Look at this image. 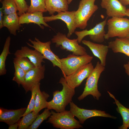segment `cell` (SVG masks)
I'll return each mask as SVG.
<instances>
[{"instance_id":"25","label":"cell","mask_w":129,"mask_h":129,"mask_svg":"<svg viewBox=\"0 0 129 129\" xmlns=\"http://www.w3.org/2000/svg\"><path fill=\"white\" fill-rule=\"evenodd\" d=\"M34 111L23 116L18 122V129H27L31 125L38 115Z\"/></svg>"},{"instance_id":"17","label":"cell","mask_w":129,"mask_h":129,"mask_svg":"<svg viewBox=\"0 0 129 129\" xmlns=\"http://www.w3.org/2000/svg\"><path fill=\"white\" fill-rule=\"evenodd\" d=\"M81 42L90 48L94 55L99 59L101 64L105 67L106 57L109 48L108 46L95 43L86 40H82Z\"/></svg>"},{"instance_id":"38","label":"cell","mask_w":129,"mask_h":129,"mask_svg":"<svg viewBox=\"0 0 129 129\" xmlns=\"http://www.w3.org/2000/svg\"><path fill=\"white\" fill-rule=\"evenodd\" d=\"M73 0H67L68 4H70Z\"/></svg>"},{"instance_id":"39","label":"cell","mask_w":129,"mask_h":129,"mask_svg":"<svg viewBox=\"0 0 129 129\" xmlns=\"http://www.w3.org/2000/svg\"><path fill=\"white\" fill-rule=\"evenodd\" d=\"M125 38L129 40V32Z\"/></svg>"},{"instance_id":"10","label":"cell","mask_w":129,"mask_h":129,"mask_svg":"<svg viewBox=\"0 0 129 129\" xmlns=\"http://www.w3.org/2000/svg\"><path fill=\"white\" fill-rule=\"evenodd\" d=\"M70 110L73 114L77 117L81 124H82L89 118L95 117H102L115 119L117 118L106 113L105 111L97 109L89 110L81 108L72 101L70 103Z\"/></svg>"},{"instance_id":"23","label":"cell","mask_w":129,"mask_h":129,"mask_svg":"<svg viewBox=\"0 0 129 129\" xmlns=\"http://www.w3.org/2000/svg\"><path fill=\"white\" fill-rule=\"evenodd\" d=\"M49 95L44 91H41L40 86L37 90L35 100V104L33 111L36 114H38L42 109L47 108V100Z\"/></svg>"},{"instance_id":"8","label":"cell","mask_w":129,"mask_h":129,"mask_svg":"<svg viewBox=\"0 0 129 129\" xmlns=\"http://www.w3.org/2000/svg\"><path fill=\"white\" fill-rule=\"evenodd\" d=\"M28 41L32 44L31 45L27 43L28 46L40 52L44 56L45 59L48 60L52 63L54 67L57 66L61 69L60 59L51 50L50 46L51 43V41L43 42L36 37L35 38L34 40L29 39Z\"/></svg>"},{"instance_id":"3","label":"cell","mask_w":129,"mask_h":129,"mask_svg":"<svg viewBox=\"0 0 129 129\" xmlns=\"http://www.w3.org/2000/svg\"><path fill=\"white\" fill-rule=\"evenodd\" d=\"M105 68L99 61H97L92 71L87 78L84 91L82 94L78 97L81 101L89 95H91L97 100L101 95L98 89V82L102 73Z\"/></svg>"},{"instance_id":"37","label":"cell","mask_w":129,"mask_h":129,"mask_svg":"<svg viewBox=\"0 0 129 129\" xmlns=\"http://www.w3.org/2000/svg\"><path fill=\"white\" fill-rule=\"evenodd\" d=\"M126 16L129 17V9H127L126 12Z\"/></svg>"},{"instance_id":"4","label":"cell","mask_w":129,"mask_h":129,"mask_svg":"<svg viewBox=\"0 0 129 129\" xmlns=\"http://www.w3.org/2000/svg\"><path fill=\"white\" fill-rule=\"evenodd\" d=\"M96 0H81L78 8L74 14L75 23L76 28L84 29L87 25V22L98 9L95 4Z\"/></svg>"},{"instance_id":"12","label":"cell","mask_w":129,"mask_h":129,"mask_svg":"<svg viewBox=\"0 0 129 129\" xmlns=\"http://www.w3.org/2000/svg\"><path fill=\"white\" fill-rule=\"evenodd\" d=\"M45 69V65H44L36 67L26 72L24 81L22 85L26 93L31 91L36 84L40 83L44 78Z\"/></svg>"},{"instance_id":"1","label":"cell","mask_w":129,"mask_h":129,"mask_svg":"<svg viewBox=\"0 0 129 129\" xmlns=\"http://www.w3.org/2000/svg\"><path fill=\"white\" fill-rule=\"evenodd\" d=\"M59 83L62 85V89L61 91L57 90L53 92V98L47 102V107L49 110L54 109L57 112L65 110L66 107L72 101L75 94V88L68 85L64 77L60 78Z\"/></svg>"},{"instance_id":"20","label":"cell","mask_w":129,"mask_h":129,"mask_svg":"<svg viewBox=\"0 0 129 129\" xmlns=\"http://www.w3.org/2000/svg\"><path fill=\"white\" fill-rule=\"evenodd\" d=\"M3 24L4 27L8 29L11 34L16 36V31L20 30L21 26L19 23V16L17 13L4 15Z\"/></svg>"},{"instance_id":"29","label":"cell","mask_w":129,"mask_h":129,"mask_svg":"<svg viewBox=\"0 0 129 129\" xmlns=\"http://www.w3.org/2000/svg\"><path fill=\"white\" fill-rule=\"evenodd\" d=\"M51 115L49 110L46 108L41 114H38L32 124L28 128V129H36L42 123L47 119Z\"/></svg>"},{"instance_id":"14","label":"cell","mask_w":129,"mask_h":129,"mask_svg":"<svg viewBox=\"0 0 129 129\" xmlns=\"http://www.w3.org/2000/svg\"><path fill=\"white\" fill-rule=\"evenodd\" d=\"M100 5L106 10L108 17H123L126 16V8L119 0H102Z\"/></svg>"},{"instance_id":"34","label":"cell","mask_w":129,"mask_h":129,"mask_svg":"<svg viewBox=\"0 0 129 129\" xmlns=\"http://www.w3.org/2000/svg\"><path fill=\"white\" fill-rule=\"evenodd\" d=\"M126 73L128 75L129 77V61L124 64L123 66Z\"/></svg>"},{"instance_id":"16","label":"cell","mask_w":129,"mask_h":129,"mask_svg":"<svg viewBox=\"0 0 129 129\" xmlns=\"http://www.w3.org/2000/svg\"><path fill=\"white\" fill-rule=\"evenodd\" d=\"M27 108L17 109H8L0 108V121L9 125L18 122L26 110Z\"/></svg>"},{"instance_id":"22","label":"cell","mask_w":129,"mask_h":129,"mask_svg":"<svg viewBox=\"0 0 129 129\" xmlns=\"http://www.w3.org/2000/svg\"><path fill=\"white\" fill-rule=\"evenodd\" d=\"M108 92L110 96L114 100L115 103L117 106L116 110L120 114L123 119V124L119 127V129H127L129 128V108L122 105L108 91Z\"/></svg>"},{"instance_id":"15","label":"cell","mask_w":129,"mask_h":129,"mask_svg":"<svg viewBox=\"0 0 129 129\" xmlns=\"http://www.w3.org/2000/svg\"><path fill=\"white\" fill-rule=\"evenodd\" d=\"M15 57H25L27 58L34 64L36 67L41 66L44 56L39 52L32 50L26 46H22L20 49L16 50L14 54Z\"/></svg>"},{"instance_id":"9","label":"cell","mask_w":129,"mask_h":129,"mask_svg":"<svg viewBox=\"0 0 129 129\" xmlns=\"http://www.w3.org/2000/svg\"><path fill=\"white\" fill-rule=\"evenodd\" d=\"M107 19L98 24L93 28L88 30H84L80 31H76L75 33L77 36V39L80 43L85 37L89 36L90 39L93 41L97 43L103 42L105 39L106 32L104 27L107 24Z\"/></svg>"},{"instance_id":"24","label":"cell","mask_w":129,"mask_h":129,"mask_svg":"<svg viewBox=\"0 0 129 129\" xmlns=\"http://www.w3.org/2000/svg\"><path fill=\"white\" fill-rule=\"evenodd\" d=\"M11 40L10 36L6 38L4 45L3 50L0 55V75L6 74L7 70L5 68V62L8 54H11L9 49Z\"/></svg>"},{"instance_id":"11","label":"cell","mask_w":129,"mask_h":129,"mask_svg":"<svg viewBox=\"0 0 129 129\" xmlns=\"http://www.w3.org/2000/svg\"><path fill=\"white\" fill-rule=\"evenodd\" d=\"M94 68L91 62L82 67L73 74L64 77L68 85L71 87L75 89L89 76Z\"/></svg>"},{"instance_id":"35","label":"cell","mask_w":129,"mask_h":129,"mask_svg":"<svg viewBox=\"0 0 129 129\" xmlns=\"http://www.w3.org/2000/svg\"><path fill=\"white\" fill-rule=\"evenodd\" d=\"M8 128L9 129H17L18 128V122L10 125Z\"/></svg>"},{"instance_id":"30","label":"cell","mask_w":129,"mask_h":129,"mask_svg":"<svg viewBox=\"0 0 129 129\" xmlns=\"http://www.w3.org/2000/svg\"><path fill=\"white\" fill-rule=\"evenodd\" d=\"M15 72L12 80L16 82L19 86L23 83L26 72L17 64H14Z\"/></svg>"},{"instance_id":"26","label":"cell","mask_w":129,"mask_h":129,"mask_svg":"<svg viewBox=\"0 0 129 129\" xmlns=\"http://www.w3.org/2000/svg\"><path fill=\"white\" fill-rule=\"evenodd\" d=\"M13 62L18 65L26 72L36 67L34 64L27 57H15Z\"/></svg>"},{"instance_id":"40","label":"cell","mask_w":129,"mask_h":129,"mask_svg":"<svg viewBox=\"0 0 129 129\" xmlns=\"http://www.w3.org/2000/svg\"><path fill=\"white\" fill-rule=\"evenodd\" d=\"M2 0H0V1H1Z\"/></svg>"},{"instance_id":"2","label":"cell","mask_w":129,"mask_h":129,"mask_svg":"<svg viewBox=\"0 0 129 129\" xmlns=\"http://www.w3.org/2000/svg\"><path fill=\"white\" fill-rule=\"evenodd\" d=\"M47 123L52 124L55 128L61 129H78L83 127L79 121L74 118L70 110L55 113L52 110Z\"/></svg>"},{"instance_id":"7","label":"cell","mask_w":129,"mask_h":129,"mask_svg":"<svg viewBox=\"0 0 129 129\" xmlns=\"http://www.w3.org/2000/svg\"><path fill=\"white\" fill-rule=\"evenodd\" d=\"M52 43H55V46H60L62 49L72 52L78 56L88 54L85 48L80 45L77 38L69 39L65 34L59 32L51 39Z\"/></svg>"},{"instance_id":"31","label":"cell","mask_w":129,"mask_h":129,"mask_svg":"<svg viewBox=\"0 0 129 129\" xmlns=\"http://www.w3.org/2000/svg\"><path fill=\"white\" fill-rule=\"evenodd\" d=\"M40 83H38L36 84L32 88L31 91V98L27 109L22 117L33 111L35 104V98L36 92L38 88L40 86Z\"/></svg>"},{"instance_id":"5","label":"cell","mask_w":129,"mask_h":129,"mask_svg":"<svg viewBox=\"0 0 129 129\" xmlns=\"http://www.w3.org/2000/svg\"><path fill=\"white\" fill-rule=\"evenodd\" d=\"M93 57L90 55L78 56L70 54L60 59L61 69L64 77L69 75L84 65L91 62Z\"/></svg>"},{"instance_id":"6","label":"cell","mask_w":129,"mask_h":129,"mask_svg":"<svg viewBox=\"0 0 129 129\" xmlns=\"http://www.w3.org/2000/svg\"><path fill=\"white\" fill-rule=\"evenodd\" d=\"M106 24L108 30L105 35L106 39L116 37L126 38L129 32V19L127 18L112 17L108 20Z\"/></svg>"},{"instance_id":"19","label":"cell","mask_w":129,"mask_h":129,"mask_svg":"<svg viewBox=\"0 0 129 129\" xmlns=\"http://www.w3.org/2000/svg\"><path fill=\"white\" fill-rule=\"evenodd\" d=\"M108 46L114 53H123L129 57V40L126 38H116L109 42Z\"/></svg>"},{"instance_id":"28","label":"cell","mask_w":129,"mask_h":129,"mask_svg":"<svg viewBox=\"0 0 129 129\" xmlns=\"http://www.w3.org/2000/svg\"><path fill=\"white\" fill-rule=\"evenodd\" d=\"M1 7L4 15L17 13L18 11L16 5L13 0H2Z\"/></svg>"},{"instance_id":"18","label":"cell","mask_w":129,"mask_h":129,"mask_svg":"<svg viewBox=\"0 0 129 129\" xmlns=\"http://www.w3.org/2000/svg\"><path fill=\"white\" fill-rule=\"evenodd\" d=\"M34 23L38 25L40 27L43 29L44 27L43 24L47 27H50L45 22L43 12L40 11L32 13H25L19 16V23L20 24H29Z\"/></svg>"},{"instance_id":"32","label":"cell","mask_w":129,"mask_h":129,"mask_svg":"<svg viewBox=\"0 0 129 129\" xmlns=\"http://www.w3.org/2000/svg\"><path fill=\"white\" fill-rule=\"evenodd\" d=\"M17 8V14L20 16L23 13L27 12L29 7L25 0H13Z\"/></svg>"},{"instance_id":"21","label":"cell","mask_w":129,"mask_h":129,"mask_svg":"<svg viewBox=\"0 0 129 129\" xmlns=\"http://www.w3.org/2000/svg\"><path fill=\"white\" fill-rule=\"evenodd\" d=\"M46 9L50 15L56 12L67 11L69 5L67 0H45Z\"/></svg>"},{"instance_id":"27","label":"cell","mask_w":129,"mask_h":129,"mask_svg":"<svg viewBox=\"0 0 129 129\" xmlns=\"http://www.w3.org/2000/svg\"><path fill=\"white\" fill-rule=\"evenodd\" d=\"M45 0H31V4L27 12L32 13L40 11L43 13L47 11L46 9Z\"/></svg>"},{"instance_id":"13","label":"cell","mask_w":129,"mask_h":129,"mask_svg":"<svg viewBox=\"0 0 129 129\" xmlns=\"http://www.w3.org/2000/svg\"><path fill=\"white\" fill-rule=\"evenodd\" d=\"M75 11H66L58 13L56 15L54 14L50 16H44V20L46 22L60 19L66 23L68 30L67 37L69 38L75 32L76 27L74 19Z\"/></svg>"},{"instance_id":"33","label":"cell","mask_w":129,"mask_h":129,"mask_svg":"<svg viewBox=\"0 0 129 129\" xmlns=\"http://www.w3.org/2000/svg\"><path fill=\"white\" fill-rule=\"evenodd\" d=\"M3 14L1 8H0V29L4 27L3 24Z\"/></svg>"},{"instance_id":"36","label":"cell","mask_w":129,"mask_h":129,"mask_svg":"<svg viewBox=\"0 0 129 129\" xmlns=\"http://www.w3.org/2000/svg\"><path fill=\"white\" fill-rule=\"evenodd\" d=\"M121 3L124 6L129 5V0H119Z\"/></svg>"}]
</instances>
